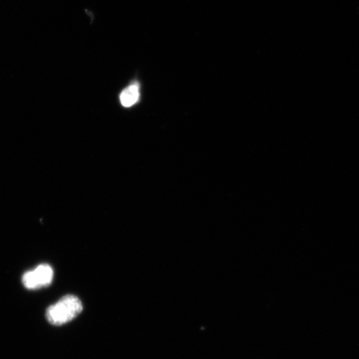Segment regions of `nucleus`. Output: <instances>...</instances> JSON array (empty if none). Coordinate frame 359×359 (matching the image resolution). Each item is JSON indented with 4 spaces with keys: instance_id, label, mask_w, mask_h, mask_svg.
I'll list each match as a JSON object with an SVG mask.
<instances>
[{
    "instance_id": "f257e3e1",
    "label": "nucleus",
    "mask_w": 359,
    "mask_h": 359,
    "mask_svg": "<svg viewBox=\"0 0 359 359\" xmlns=\"http://www.w3.org/2000/svg\"><path fill=\"white\" fill-rule=\"evenodd\" d=\"M83 311V304L74 295L69 294L47 309L46 317L53 325H62L73 320Z\"/></svg>"
},
{
    "instance_id": "f03ea898",
    "label": "nucleus",
    "mask_w": 359,
    "mask_h": 359,
    "mask_svg": "<svg viewBox=\"0 0 359 359\" xmlns=\"http://www.w3.org/2000/svg\"><path fill=\"white\" fill-rule=\"evenodd\" d=\"M53 278V269L48 264H41L34 271L25 273L22 284L29 290H38L51 284Z\"/></svg>"
},
{
    "instance_id": "7ed1b4c3",
    "label": "nucleus",
    "mask_w": 359,
    "mask_h": 359,
    "mask_svg": "<svg viewBox=\"0 0 359 359\" xmlns=\"http://www.w3.org/2000/svg\"><path fill=\"white\" fill-rule=\"evenodd\" d=\"M140 97L139 92V86L137 84L130 85L129 87L125 88L120 95V101L125 107H130L137 103Z\"/></svg>"
}]
</instances>
